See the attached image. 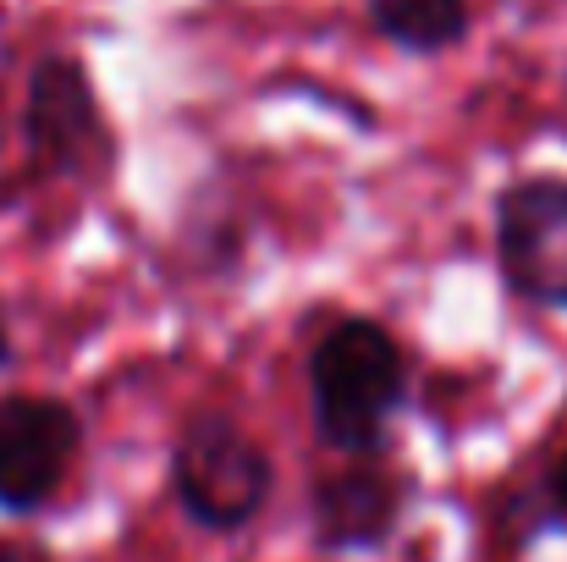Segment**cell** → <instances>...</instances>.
I'll return each mask as SVG.
<instances>
[{"label":"cell","mask_w":567,"mask_h":562,"mask_svg":"<svg viewBox=\"0 0 567 562\" xmlns=\"http://www.w3.org/2000/svg\"><path fill=\"white\" fill-rule=\"evenodd\" d=\"M83 452V419L72 402L44 391H6L0 397V513L33 519L44 513L72 463Z\"/></svg>","instance_id":"277c9868"},{"label":"cell","mask_w":567,"mask_h":562,"mask_svg":"<svg viewBox=\"0 0 567 562\" xmlns=\"http://www.w3.org/2000/svg\"><path fill=\"white\" fill-rule=\"evenodd\" d=\"M11 365V326H6V309H0V370Z\"/></svg>","instance_id":"30bf717a"},{"label":"cell","mask_w":567,"mask_h":562,"mask_svg":"<svg viewBox=\"0 0 567 562\" xmlns=\"http://www.w3.org/2000/svg\"><path fill=\"white\" fill-rule=\"evenodd\" d=\"M166 480L188 524H198L204 535H237L265 513L276 491V463L231 413L198 408L172 441Z\"/></svg>","instance_id":"7a4b0ae2"},{"label":"cell","mask_w":567,"mask_h":562,"mask_svg":"<svg viewBox=\"0 0 567 562\" xmlns=\"http://www.w3.org/2000/svg\"><path fill=\"white\" fill-rule=\"evenodd\" d=\"M0 562H50L39 546H22V541H0Z\"/></svg>","instance_id":"9c48e42d"},{"label":"cell","mask_w":567,"mask_h":562,"mask_svg":"<svg viewBox=\"0 0 567 562\" xmlns=\"http://www.w3.org/2000/svg\"><path fill=\"white\" fill-rule=\"evenodd\" d=\"M496 270L513 298L567 315V177H513L491 204Z\"/></svg>","instance_id":"3957f363"},{"label":"cell","mask_w":567,"mask_h":562,"mask_svg":"<svg viewBox=\"0 0 567 562\" xmlns=\"http://www.w3.org/2000/svg\"><path fill=\"white\" fill-rule=\"evenodd\" d=\"M408 474H396L380 452L348 458L342 469L309 486V535L326 558H370L385 552L408 513Z\"/></svg>","instance_id":"8992f818"},{"label":"cell","mask_w":567,"mask_h":562,"mask_svg":"<svg viewBox=\"0 0 567 562\" xmlns=\"http://www.w3.org/2000/svg\"><path fill=\"white\" fill-rule=\"evenodd\" d=\"M540 524L567 535V452L557 458V469L546 474V497H540Z\"/></svg>","instance_id":"ba28073f"},{"label":"cell","mask_w":567,"mask_h":562,"mask_svg":"<svg viewBox=\"0 0 567 562\" xmlns=\"http://www.w3.org/2000/svg\"><path fill=\"white\" fill-rule=\"evenodd\" d=\"M370 28L402 55H441L468 33V0H364Z\"/></svg>","instance_id":"52a82bcc"},{"label":"cell","mask_w":567,"mask_h":562,"mask_svg":"<svg viewBox=\"0 0 567 562\" xmlns=\"http://www.w3.org/2000/svg\"><path fill=\"white\" fill-rule=\"evenodd\" d=\"M408 408V359L370 315H342L309 348V419L331 452H385L396 413Z\"/></svg>","instance_id":"6da1fadb"},{"label":"cell","mask_w":567,"mask_h":562,"mask_svg":"<svg viewBox=\"0 0 567 562\" xmlns=\"http://www.w3.org/2000/svg\"><path fill=\"white\" fill-rule=\"evenodd\" d=\"M22 144H28V166L39 177H72L94 155L111 150L100 94L78 55H66V50L39 55V67L28 78V100H22Z\"/></svg>","instance_id":"5b68a950"}]
</instances>
